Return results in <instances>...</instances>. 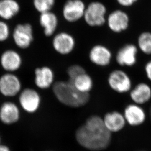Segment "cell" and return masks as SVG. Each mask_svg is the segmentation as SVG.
<instances>
[{
    "instance_id": "obj_23",
    "label": "cell",
    "mask_w": 151,
    "mask_h": 151,
    "mask_svg": "<svg viewBox=\"0 0 151 151\" xmlns=\"http://www.w3.org/2000/svg\"><path fill=\"white\" fill-rule=\"evenodd\" d=\"M55 3V0H34V6L40 13L51 11Z\"/></svg>"
},
{
    "instance_id": "obj_26",
    "label": "cell",
    "mask_w": 151,
    "mask_h": 151,
    "mask_svg": "<svg viewBox=\"0 0 151 151\" xmlns=\"http://www.w3.org/2000/svg\"><path fill=\"white\" fill-rule=\"evenodd\" d=\"M144 72L147 80L151 83V59L144 64Z\"/></svg>"
},
{
    "instance_id": "obj_2",
    "label": "cell",
    "mask_w": 151,
    "mask_h": 151,
    "mask_svg": "<svg viewBox=\"0 0 151 151\" xmlns=\"http://www.w3.org/2000/svg\"><path fill=\"white\" fill-rule=\"evenodd\" d=\"M52 91L57 100L63 105L71 108L86 105L90 98L89 93H81L70 81H59L54 83Z\"/></svg>"
},
{
    "instance_id": "obj_6",
    "label": "cell",
    "mask_w": 151,
    "mask_h": 151,
    "mask_svg": "<svg viewBox=\"0 0 151 151\" xmlns=\"http://www.w3.org/2000/svg\"><path fill=\"white\" fill-rule=\"evenodd\" d=\"M19 102L24 111L28 113H34L40 108L41 98L37 90L26 88L19 93Z\"/></svg>"
},
{
    "instance_id": "obj_10",
    "label": "cell",
    "mask_w": 151,
    "mask_h": 151,
    "mask_svg": "<svg viewBox=\"0 0 151 151\" xmlns=\"http://www.w3.org/2000/svg\"><path fill=\"white\" fill-rule=\"evenodd\" d=\"M13 38L15 44L18 48L26 49L29 48L34 40L33 29L29 23L19 24L13 32Z\"/></svg>"
},
{
    "instance_id": "obj_9",
    "label": "cell",
    "mask_w": 151,
    "mask_h": 151,
    "mask_svg": "<svg viewBox=\"0 0 151 151\" xmlns=\"http://www.w3.org/2000/svg\"><path fill=\"white\" fill-rule=\"evenodd\" d=\"M86 9L82 0H67L63 6V17L67 22H77L83 17Z\"/></svg>"
},
{
    "instance_id": "obj_18",
    "label": "cell",
    "mask_w": 151,
    "mask_h": 151,
    "mask_svg": "<svg viewBox=\"0 0 151 151\" xmlns=\"http://www.w3.org/2000/svg\"><path fill=\"white\" fill-rule=\"evenodd\" d=\"M55 75L52 69L48 66L35 69V86L41 89H46L53 86Z\"/></svg>"
},
{
    "instance_id": "obj_11",
    "label": "cell",
    "mask_w": 151,
    "mask_h": 151,
    "mask_svg": "<svg viewBox=\"0 0 151 151\" xmlns=\"http://www.w3.org/2000/svg\"><path fill=\"white\" fill-rule=\"evenodd\" d=\"M129 94L132 103L143 106L151 101V85L145 81H140L133 86Z\"/></svg>"
},
{
    "instance_id": "obj_8",
    "label": "cell",
    "mask_w": 151,
    "mask_h": 151,
    "mask_svg": "<svg viewBox=\"0 0 151 151\" xmlns=\"http://www.w3.org/2000/svg\"><path fill=\"white\" fill-rule=\"evenodd\" d=\"M123 114L127 124L132 127L140 126L147 119V114L143 106L132 102L125 106Z\"/></svg>"
},
{
    "instance_id": "obj_4",
    "label": "cell",
    "mask_w": 151,
    "mask_h": 151,
    "mask_svg": "<svg viewBox=\"0 0 151 151\" xmlns=\"http://www.w3.org/2000/svg\"><path fill=\"white\" fill-rule=\"evenodd\" d=\"M106 8L100 1L91 2L86 7L84 12V20L90 27H101L106 22Z\"/></svg>"
},
{
    "instance_id": "obj_21",
    "label": "cell",
    "mask_w": 151,
    "mask_h": 151,
    "mask_svg": "<svg viewBox=\"0 0 151 151\" xmlns=\"http://www.w3.org/2000/svg\"><path fill=\"white\" fill-rule=\"evenodd\" d=\"M72 82L76 88L81 93H89L93 88V80L86 72L78 76Z\"/></svg>"
},
{
    "instance_id": "obj_20",
    "label": "cell",
    "mask_w": 151,
    "mask_h": 151,
    "mask_svg": "<svg viewBox=\"0 0 151 151\" xmlns=\"http://www.w3.org/2000/svg\"><path fill=\"white\" fill-rule=\"evenodd\" d=\"M20 9L19 4L14 0L0 1V16L4 19H10L17 14Z\"/></svg>"
},
{
    "instance_id": "obj_19",
    "label": "cell",
    "mask_w": 151,
    "mask_h": 151,
    "mask_svg": "<svg viewBox=\"0 0 151 151\" xmlns=\"http://www.w3.org/2000/svg\"><path fill=\"white\" fill-rule=\"evenodd\" d=\"M58 21L55 13L51 11L41 13L39 23L46 37H51L55 34L58 26Z\"/></svg>"
},
{
    "instance_id": "obj_15",
    "label": "cell",
    "mask_w": 151,
    "mask_h": 151,
    "mask_svg": "<svg viewBox=\"0 0 151 151\" xmlns=\"http://www.w3.org/2000/svg\"><path fill=\"white\" fill-rule=\"evenodd\" d=\"M0 63L4 70L12 73L20 68L22 64V58L16 51L7 50L1 54Z\"/></svg>"
},
{
    "instance_id": "obj_27",
    "label": "cell",
    "mask_w": 151,
    "mask_h": 151,
    "mask_svg": "<svg viewBox=\"0 0 151 151\" xmlns=\"http://www.w3.org/2000/svg\"><path fill=\"white\" fill-rule=\"evenodd\" d=\"M137 0H117L118 3L123 6H129L134 4Z\"/></svg>"
},
{
    "instance_id": "obj_30",
    "label": "cell",
    "mask_w": 151,
    "mask_h": 151,
    "mask_svg": "<svg viewBox=\"0 0 151 151\" xmlns=\"http://www.w3.org/2000/svg\"></svg>"
},
{
    "instance_id": "obj_3",
    "label": "cell",
    "mask_w": 151,
    "mask_h": 151,
    "mask_svg": "<svg viewBox=\"0 0 151 151\" xmlns=\"http://www.w3.org/2000/svg\"><path fill=\"white\" fill-rule=\"evenodd\" d=\"M108 82L110 88L119 94L129 93L133 87L131 77L122 69H115L111 72Z\"/></svg>"
},
{
    "instance_id": "obj_22",
    "label": "cell",
    "mask_w": 151,
    "mask_h": 151,
    "mask_svg": "<svg viewBox=\"0 0 151 151\" xmlns=\"http://www.w3.org/2000/svg\"><path fill=\"white\" fill-rule=\"evenodd\" d=\"M136 45L139 52L146 56H151V32H141L137 37Z\"/></svg>"
},
{
    "instance_id": "obj_25",
    "label": "cell",
    "mask_w": 151,
    "mask_h": 151,
    "mask_svg": "<svg viewBox=\"0 0 151 151\" xmlns=\"http://www.w3.org/2000/svg\"><path fill=\"white\" fill-rule=\"evenodd\" d=\"M9 35V26L4 22L0 21V42L6 41Z\"/></svg>"
},
{
    "instance_id": "obj_5",
    "label": "cell",
    "mask_w": 151,
    "mask_h": 151,
    "mask_svg": "<svg viewBox=\"0 0 151 151\" xmlns=\"http://www.w3.org/2000/svg\"><path fill=\"white\" fill-rule=\"evenodd\" d=\"M139 52L135 44H126L118 50L115 58L116 62L121 67H134L137 63Z\"/></svg>"
},
{
    "instance_id": "obj_29",
    "label": "cell",
    "mask_w": 151,
    "mask_h": 151,
    "mask_svg": "<svg viewBox=\"0 0 151 151\" xmlns=\"http://www.w3.org/2000/svg\"><path fill=\"white\" fill-rule=\"evenodd\" d=\"M1 136H0V145H1Z\"/></svg>"
},
{
    "instance_id": "obj_28",
    "label": "cell",
    "mask_w": 151,
    "mask_h": 151,
    "mask_svg": "<svg viewBox=\"0 0 151 151\" xmlns=\"http://www.w3.org/2000/svg\"><path fill=\"white\" fill-rule=\"evenodd\" d=\"M0 151H12V150L8 146L1 144L0 145Z\"/></svg>"
},
{
    "instance_id": "obj_16",
    "label": "cell",
    "mask_w": 151,
    "mask_h": 151,
    "mask_svg": "<svg viewBox=\"0 0 151 151\" xmlns=\"http://www.w3.org/2000/svg\"><path fill=\"white\" fill-rule=\"evenodd\" d=\"M20 118L18 106L13 102H5L0 107V121L4 125H11L16 123Z\"/></svg>"
},
{
    "instance_id": "obj_1",
    "label": "cell",
    "mask_w": 151,
    "mask_h": 151,
    "mask_svg": "<svg viewBox=\"0 0 151 151\" xmlns=\"http://www.w3.org/2000/svg\"><path fill=\"white\" fill-rule=\"evenodd\" d=\"M75 138L78 143L86 150L101 151L109 147L112 134L105 127L103 118L94 115L89 116L78 128Z\"/></svg>"
},
{
    "instance_id": "obj_7",
    "label": "cell",
    "mask_w": 151,
    "mask_h": 151,
    "mask_svg": "<svg viewBox=\"0 0 151 151\" xmlns=\"http://www.w3.org/2000/svg\"><path fill=\"white\" fill-rule=\"evenodd\" d=\"M22 83L19 78L12 73L0 77V93L6 97H13L20 93Z\"/></svg>"
},
{
    "instance_id": "obj_13",
    "label": "cell",
    "mask_w": 151,
    "mask_h": 151,
    "mask_svg": "<svg viewBox=\"0 0 151 151\" xmlns=\"http://www.w3.org/2000/svg\"><path fill=\"white\" fill-rule=\"evenodd\" d=\"M106 21L109 29L115 33L126 31L129 26V17L126 13L122 10L111 12L108 16Z\"/></svg>"
},
{
    "instance_id": "obj_24",
    "label": "cell",
    "mask_w": 151,
    "mask_h": 151,
    "mask_svg": "<svg viewBox=\"0 0 151 151\" xmlns=\"http://www.w3.org/2000/svg\"><path fill=\"white\" fill-rule=\"evenodd\" d=\"M86 71L83 67L78 64H74L70 66L67 70V75L68 76L69 81H72L75 78L80 75L86 73Z\"/></svg>"
},
{
    "instance_id": "obj_14",
    "label": "cell",
    "mask_w": 151,
    "mask_h": 151,
    "mask_svg": "<svg viewBox=\"0 0 151 151\" xmlns=\"http://www.w3.org/2000/svg\"><path fill=\"white\" fill-rule=\"evenodd\" d=\"M111 50L104 45H96L92 47L89 53V58L93 64L99 66L109 65L112 60Z\"/></svg>"
},
{
    "instance_id": "obj_12",
    "label": "cell",
    "mask_w": 151,
    "mask_h": 151,
    "mask_svg": "<svg viewBox=\"0 0 151 151\" xmlns=\"http://www.w3.org/2000/svg\"><path fill=\"white\" fill-rule=\"evenodd\" d=\"M52 44L54 50L58 54L66 55L74 49L75 40L74 37L68 32H61L54 37Z\"/></svg>"
},
{
    "instance_id": "obj_17",
    "label": "cell",
    "mask_w": 151,
    "mask_h": 151,
    "mask_svg": "<svg viewBox=\"0 0 151 151\" xmlns=\"http://www.w3.org/2000/svg\"><path fill=\"white\" fill-rule=\"evenodd\" d=\"M103 119L105 127L111 134L122 131L127 124L123 114L118 111L106 113Z\"/></svg>"
}]
</instances>
